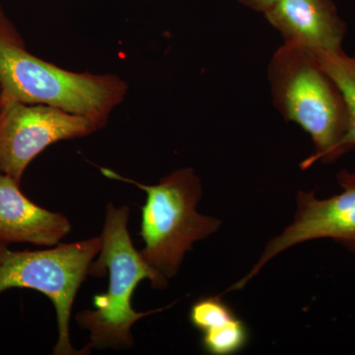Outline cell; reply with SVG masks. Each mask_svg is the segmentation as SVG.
<instances>
[{"mask_svg": "<svg viewBox=\"0 0 355 355\" xmlns=\"http://www.w3.org/2000/svg\"><path fill=\"white\" fill-rule=\"evenodd\" d=\"M87 116L43 104L3 101L0 106V173L17 183L33 160L51 144L102 130Z\"/></svg>", "mask_w": 355, "mask_h": 355, "instance_id": "obj_6", "label": "cell"}, {"mask_svg": "<svg viewBox=\"0 0 355 355\" xmlns=\"http://www.w3.org/2000/svg\"><path fill=\"white\" fill-rule=\"evenodd\" d=\"M268 81L275 108L297 123L312 139L315 153L301 164L333 163L342 157L340 144L347 130V110L342 92L312 53L284 43L268 64Z\"/></svg>", "mask_w": 355, "mask_h": 355, "instance_id": "obj_3", "label": "cell"}, {"mask_svg": "<svg viewBox=\"0 0 355 355\" xmlns=\"http://www.w3.org/2000/svg\"><path fill=\"white\" fill-rule=\"evenodd\" d=\"M239 1L254 11L265 13L277 0H239Z\"/></svg>", "mask_w": 355, "mask_h": 355, "instance_id": "obj_13", "label": "cell"}, {"mask_svg": "<svg viewBox=\"0 0 355 355\" xmlns=\"http://www.w3.org/2000/svg\"><path fill=\"white\" fill-rule=\"evenodd\" d=\"M100 250V236L39 251L14 252L0 245V293L11 288L34 289L53 302L58 328L53 354H81L70 340V317L77 292Z\"/></svg>", "mask_w": 355, "mask_h": 355, "instance_id": "obj_5", "label": "cell"}, {"mask_svg": "<svg viewBox=\"0 0 355 355\" xmlns=\"http://www.w3.org/2000/svg\"><path fill=\"white\" fill-rule=\"evenodd\" d=\"M249 342V330L240 318L230 323L202 333V345L214 355H230L241 352Z\"/></svg>", "mask_w": 355, "mask_h": 355, "instance_id": "obj_11", "label": "cell"}, {"mask_svg": "<svg viewBox=\"0 0 355 355\" xmlns=\"http://www.w3.org/2000/svg\"><path fill=\"white\" fill-rule=\"evenodd\" d=\"M263 15L284 43L309 51L343 50L347 26L333 0H277Z\"/></svg>", "mask_w": 355, "mask_h": 355, "instance_id": "obj_8", "label": "cell"}, {"mask_svg": "<svg viewBox=\"0 0 355 355\" xmlns=\"http://www.w3.org/2000/svg\"><path fill=\"white\" fill-rule=\"evenodd\" d=\"M130 209L106 207L101 235V250L91 265L89 275L103 277L108 270L109 286L93 297V309L80 311L76 323L88 331L87 349H127L135 345L132 329L142 318L164 309L139 312L133 309L132 296L140 282L148 279L153 288L167 286L168 279L149 265L133 246L128 232Z\"/></svg>", "mask_w": 355, "mask_h": 355, "instance_id": "obj_2", "label": "cell"}, {"mask_svg": "<svg viewBox=\"0 0 355 355\" xmlns=\"http://www.w3.org/2000/svg\"><path fill=\"white\" fill-rule=\"evenodd\" d=\"M338 181L342 193L326 200H319L313 191H299L293 221L266 244L246 277L226 291L242 289L275 257L302 243L329 238L355 252V173L343 170Z\"/></svg>", "mask_w": 355, "mask_h": 355, "instance_id": "obj_7", "label": "cell"}, {"mask_svg": "<svg viewBox=\"0 0 355 355\" xmlns=\"http://www.w3.org/2000/svg\"><path fill=\"white\" fill-rule=\"evenodd\" d=\"M109 179L135 184L146 193L141 210V254L154 270L169 279L179 272L193 244L220 228L221 221L198 211L202 196L200 178L191 168H183L162 178L156 184H144L101 168Z\"/></svg>", "mask_w": 355, "mask_h": 355, "instance_id": "obj_4", "label": "cell"}, {"mask_svg": "<svg viewBox=\"0 0 355 355\" xmlns=\"http://www.w3.org/2000/svg\"><path fill=\"white\" fill-rule=\"evenodd\" d=\"M310 53L321 69L333 79L345 99L349 123L340 144L343 156L355 149V53L350 57L343 50Z\"/></svg>", "mask_w": 355, "mask_h": 355, "instance_id": "obj_10", "label": "cell"}, {"mask_svg": "<svg viewBox=\"0 0 355 355\" xmlns=\"http://www.w3.org/2000/svg\"><path fill=\"white\" fill-rule=\"evenodd\" d=\"M0 106H1V86H0Z\"/></svg>", "mask_w": 355, "mask_h": 355, "instance_id": "obj_14", "label": "cell"}, {"mask_svg": "<svg viewBox=\"0 0 355 355\" xmlns=\"http://www.w3.org/2000/svg\"><path fill=\"white\" fill-rule=\"evenodd\" d=\"M236 318L234 311L219 296L200 299L190 310L191 324L202 333L230 323Z\"/></svg>", "mask_w": 355, "mask_h": 355, "instance_id": "obj_12", "label": "cell"}, {"mask_svg": "<svg viewBox=\"0 0 355 355\" xmlns=\"http://www.w3.org/2000/svg\"><path fill=\"white\" fill-rule=\"evenodd\" d=\"M20 184L0 173V245L57 246L71 231L69 219L35 205L21 191Z\"/></svg>", "mask_w": 355, "mask_h": 355, "instance_id": "obj_9", "label": "cell"}, {"mask_svg": "<svg viewBox=\"0 0 355 355\" xmlns=\"http://www.w3.org/2000/svg\"><path fill=\"white\" fill-rule=\"evenodd\" d=\"M1 102L43 104L87 116L103 127L128 87L114 74L69 71L36 57L0 6Z\"/></svg>", "mask_w": 355, "mask_h": 355, "instance_id": "obj_1", "label": "cell"}]
</instances>
